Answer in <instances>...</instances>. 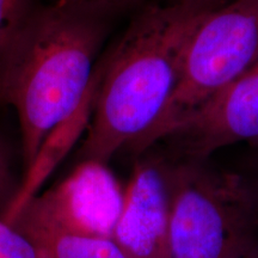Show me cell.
<instances>
[{
	"label": "cell",
	"mask_w": 258,
	"mask_h": 258,
	"mask_svg": "<svg viewBox=\"0 0 258 258\" xmlns=\"http://www.w3.org/2000/svg\"><path fill=\"white\" fill-rule=\"evenodd\" d=\"M219 3L178 2L139 16L103 63L80 161L108 164L123 148L134 151L175 92L194 32Z\"/></svg>",
	"instance_id": "cell-1"
},
{
	"label": "cell",
	"mask_w": 258,
	"mask_h": 258,
	"mask_svg": "<svg viewBox=\"0 0 258 258\" xmlns=\"http://www.w3.org/2000/svg\"><path fill=\"white\" fill-rule=\"evenodd\" d=\"M104 27L89 6L32 11L16 38L0 101L17 112L25 170L51 133L83 104L96 77Z\"/></svg>",
	"instance_id": "cell-2"
},
{
	"label": "cell",
	"mask_w": 258,
	"mask_h": 258,
	"mask_svg": "<svg viewBox=\"0 0 258 258\" xmlns=\"http://www.w3.org/2000/svg\"><path fill=\"white\" fill-rule=\"evenodd\" d=\"M169 258H251L258 252V191L205 160L165 163Z\"/></svg>",
	"instance_id": "cell-3"
},
{
	"label": "cell",
	"mask_w": 258,
	"mask_h": 258,
	"mask_svg": "<svg viewBox=\"0 0 258 258\" xmlns=\"http://www.w3.org/2000/svg\"><path fill=\"white\" fill-rule=\"evenodd\" d=\"M257 57L258 0H231L213 6L189 42L175 92L134 152H144L170 138Z\"/></svg>",
	"instance_id": "cell-4"
},
{
	"label": "cell",
	"mask_w": 258,
	"mask_h": 258,
	"mask_svg": "<svg viewBox=\"0 0 258 258\" xmlns=\"http://www.w3.org/2000/svg\"><path fill=\"white\" fill-rule=\"evenodd\" d=\"M123 189L108 164L82 160L66 178L34 196L15 227L23 234L55 232L111 239Z\"/></svg>",
	"instance_id": "cell-5"
},
{
	"label": "cell",
	"mask_w": 258,
	"mask_h": 258,
	"mask_svg": "<svg viewBox=\"0 0 258 258\" xmlns=\"http://www.w3.org/2000/svg\"><path fill=\"white\" fill-rule=\"evenodd\" d=\"M177 138L188 159L205 160L221 148L258 143V57L213 101L183 122Z\"/></svg>",
	"instance_id": "cell-6"
},
{
	"label": "cell",
	"mask_w": 258,
	"mask_h": 258,
	"mask_svg": "<svg viewBox=\"0 0 258 258\" xmlns=\"http://www.w3.org/2000/svg\"><path fill=\"white\" fill-rule=\"evenodd\" d=\"M169 188L165 163H135L111 239L127 258H169Z\"/></svg>",
	"instance_id": "cell-7"
},
{
	"label": "cell",
	"mask_w": 258,
	"mask_h": 258,
	"mask_svg": "<svg viewBox=\"0 0 258 258\" xmlns=\"http://www.w3.org/2000/svg\"><path fill=\"white\" fill-rule=\"evenodd\" d=\"M43 258H127L112 239L55 232L25 234Z\"/></svg>",
	"instance_id": "cell-8"
},
{
	"label": "cell",
	"mask_w": 258,
	"mask_h": 258,
	"mask_svg": "<svg viewBox=\"0 0 258 258\" xmlns=\"http://www.w3.org/2000/svg\"><path fill=\"white\" fill-rule=\"evenodd\" d=\"M31 12V0H0V93L12 46Z\"/></svg>",
	"instance_id": "cell-9"
},
{
	"label": "cell",
	"mask_w": 258,
	"mask_h": 258,
	"mask_svg": "<svg viewBox=\"0 0 258 258\" xmlns=\"http://www.w3.org/2000/svg\"><path fill=\"white\" fill-rule=\"evenodd\" d=\"M0 258H43L27 235L0 218Z\"/></svg>",
	"instance_id": "cell-10"
},
{
	"label": "cell",
	"mask_w": 258,
	"mask_h": 258,
	"mask_svg": "<svg viewBox=\"0 0 258 258\" xmlns=\"http://www.w3.org/2000/svg\"><path fill=\"white\" fill-rule=\"evenodd\" d=\"M12 189L11 167L8 153L0 141V199L8 198Z\"/></svg>",
	"instance_id": "cell-11"
},
{
	"label": "cell",
	"mask_w": 258,
	"mask_h": 258,
	"mask_svg": "<svg viewBox=\"0 0 258 258\" xmlns=\"http://www.w3.org/2000/svg\"><path fill=\"white\" fill-rule=\"evenodd\" d=\"M106 2H118V0H59V4L64 5H78V6H90L101 4Z\"/></svg>",
	"instance_id": "cell-12"
},
{
	"label": "cell",
	"mask_w": 258,
	"mask_h": 258,
	"mask_svg": "<svg viewBox=\"0 0 258 258\" xmlns=\"http://www.w3.org/2000/svg\"><path fill=\"white\" fill-rule=\"evenodd\" d=\"M183 3H205V2H214V0H179Z\"/></svg>",
	"instance_id": "cell-13"
},
{
	"label": "cell",
	"mask_w": 258,
	"mask_h": 258,
	"mask_svg": "<svg viewBox=\"0 0 258 258\" xmlns=\"http://www.w3.org/2000/svg\"><path fill=\"white\" fill-rule=\"evenodd\" d=\"M251 258H258V252H257L256 254H253V256H252V257H251Z\"/></svg>",
	"instance_id": "cell-14"
}]
</instances>
